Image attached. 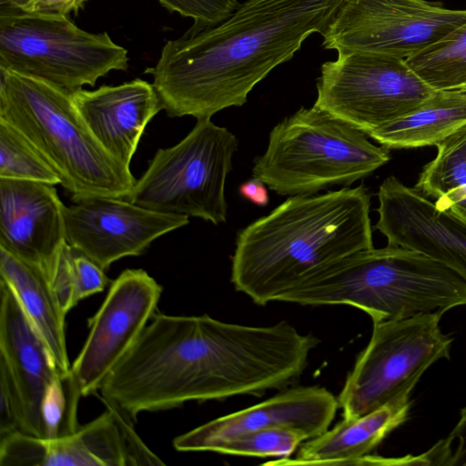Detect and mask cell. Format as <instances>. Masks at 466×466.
<instances>
[{"mask_svg":"<svg viewBox=\"0 0 466 466\" xmlns=\"http://www.w3.org/2000/svg\"><path fill=\"white\" fill-rule=\"evenodd\" d=\"M64 208L54 185L0 178V248L48 275L66 242Z\"/></svg>","mask_w":466,"mask_h":466,"instance_id":"17","label":"cell"},{"mask_svg":"<svg viewBox=\"0 0 466 466\" xmlns=\"http://www.w3.org/2000/svg\"><path fill=\"white\" fill-rule=\"evenodd\" d=\"M435 91L405 59L340 52L322 64L313 106L367 135L411 112Z\"/></svg>","mask_w":466,"mask_h":466,"instance_id":"9","label":"cell"},{"mask_svg":"<svg viewBox=\"0 0 466 466\" xmlns=\"http://www.w3.org/2000/svg\"><path fill=\"white\" fill-rule=\"evenodd\" d=\"M378 200L374 228L388 245L419 251L466 281V222L439 210L433 200L394 176L380 184Z\"/></svg>","mask_w":466,"mask_h":466,"instance_id":"14","label":"cell"},{"mask_svg":"<svg viewBox=\"0 0 466 466\" xmlns=\"http://www.w3.org/2000/svg\"><path fill=\"white\" fill-rule=\"evenodd\" d=\"M411 401L404 395L360 417L338 423L302 442L295 458H279L263 465H360L362 459L408 419Z\"/></svg>","mask_w":466,"mask_h":466,"instance_id":"19","label":"cell"},{"mask_svg":"<svg viewBox=\"0 0 466 466\" xmlns=\"http://www.w3.org/2000/svg\"><path fill=\"white\" fill-rule=\"evenodd\" d=\"M465 22L466 10L425 0H342L322 46L407 59Z\"/></svg>","mask_w":466,"mask_h":466,"instance_id":"10","label":"cell"},{"mask_svg":"<svg viewBox=\"0 0 466 466\" xmlns=\"http://www.w3.org/2000/svg\"><path fill=\"white\" fill-rule=\"evenodd\" d=\"M341 1L248 0L223 22L167 41L147 70L163 109L199 120L242 106L308 36L324 34Z\"/></svg>","mask_w":466,"mask_h":466,"instance_id":"1","label":"cell"},{"mask_svg":"<svg viewBox=\"0 0 466 466\" xmlns=\"http://www.w3.org/2000/svg\"><path fill=\"white\" fill-rule=\"evenodd\" d=\"M338 408V399L325 388H292L179 435L173 446L178 451H211L229 438L272 429L297 431L307 441L329 429Z\"/></svg>","mask_w":466,"mask_h":466,"instance_id":"15","label":"cell"},{"mask_svg":"<svg viewBox=\"0 0 466 466\" xmlns=\"http://www.w3.org/2000/svg\"><path fill=\"white\" fill-rule=\"evenodd\" d=\"M0 367L21 401L22 432L46 438L44 406L61 378L53 357L9 285L0 279Z\"/></svg>","mask_w":466,"mask_h":466,"instance_id":"16","label":"cell"},{"mask_svg":"<svg viewBox=\"0 0 466 466\" xmlns=\"http://www.w3.org/2000/svg\"><path fill=\"white\" fill-rule=\"evenodd\" d=\"M18 0H0V6L4 7H11L13 6Z\"/></svg>","mask_w":466,"mask_h":466,"instance_id":"32","label":"cell"},{"mask_svg":"<svg viewBox=\"0 0 466 466\" xmlns=\"http://www.w3.org/2000/svg\"><path fill=\"white\" fill-rule=\"evenodd\" d=\"M71 96L96 140L111 156L130 167L147 125L163 109L153 84L137 78L92 91L81 88Z\"/></svg>","mask_w":466,"mask_h":466,"instance_id":"18","label":"cell"},{"mask_svg":"<svg viewBox=\"0 0 466 466\" xmlns=\"http://www.w3.org/2000/svg\"><path fill=\"white\" fill-rule=\"evenodd\" d=\"M466 125V91L442 90L367 136L389 149L437 146Z\"/></svg>","mask_w":466,"mask_h":466,"instance_id":"21","label":"cell"},{"mask_svg":"<svg viewBox=\"0 0 466 466\" xmlns=\"http://www.w3.org/2000/svg\"><path fill=\"white\" fill-rule=\"evenodd\" d=\"M127 51L106 32L92 34L65 15L0 9V67L68 93L127 68Z\"/></svg>","mask_w":466,"mask_h":466,"instance_id":"6","label":"cell"},{"mask_svg":"<svg viewBox=\"0 0 466 466\" xmlns=\"http://www.w3.org/2000/svg\"><path fill=\"white\" fill-rule=\"evenodd\" d=\"M431 312L373 323L367 347L358 356L338 398L343 419L365 415L411 390L423 373L449 359L452 339Z\"/></svg>","mask_w":466,"mask_h":466,"instance_id":"8","label":"cell"},{"mask_svg":"<svg viewBox=\"0 0 466 466\" xmlns=\"http://www.w3.org/2000/svg\"><path fill=\"white\" fill-rule=\"evenodd\" d=\"M23 410L6 370L0 367V436L23 431Z\"/></svg>","mask_w":466,"mask_h":466,"instance_id":"28","label":"cell"},{"mask_svg":"<svg viewBox=\"0 0 466 466\" xmlns=\"http://www.w3.org/2000/svg\"><path fill=\"white\" fill-rule=\"evenodd\" d=\"M47 276L66 314L80 300L103 291L109 283L105 269L67 242L60 249Z\"/></svg>","mask_w":466,"mask_h":466,"instance_id":"24","label":"cell"},{"mask_svg":"<svg viewBox=\"0 0 466 466\" xmlns=\"http://www.w3.org/2000/svg\"><path fill=\"white\" fill-rule=\"evenodd\" d=\"M70 434L41 438L24 432L1 437V466H159L165 462L141 440L117 407Z\"/></svg>","mask_w":466,"mask_h":466,"instance_id":"11","label":"cell"},{"mask_svg":"<svg viewBox=\"0 0 466 466\" xmlns=\"http://www.w3.org/2000/svg\"><path fill=\"white\" fill-rule=\"evenodd\" d=\"M405 60L436 91L466 90V22Z\"/></svg>","mask_w":466,"mask_h":466,"instance_id":"23","label":"cell"},{"mask_svg":"<svg viewBox=\"0 0 466 466\" xmlns=\"http://www.w3.org/2000/svg\"><path fill=\"white\" fill-rule=\"evenodd\" d=\"M238 147L228 128L199 119L177 145L156 152L127 199L161 213L224 223L226 181Z\"/></svg>","mask_w":466,"mask_h":466,"instance_id":"7","label":"cell"},{"mask_svg":"<svg viewBox=\"0 0 466 466\" xmlns=\"http://www.w3.org/2000/svg\"><path fill=\"white\" fill-rule=\"evenodd\" d=\"M87 0H18L11 8L27 13L68 16ZM3 7V6H0Z\"/></svg>","mask_w":466,"mask_h":466,"instance_id":"30","label":"cell"},{"mask_svg":"<svg viewBox=\"0 0 466 466\" xmlns=\"http://www.w3.org/2000/svg\"><path fill=\"white\" fill-rule=\"evenodd\" d=\"M171 12L190 17L194 25L189 31L214 26L227 19L239 5L237 0H157Z\"/></svg>","mask_w":466,"mask_h":466,"instance_id":"27","label":"cell"},{"mask_svg":"<svg viewBox=\"0 0 466 466\" xmlns=\"http://www.w3.org/2000/svg\"><path fill=\"white\" fill-rule=\"evenodd\" d=\"M464 91H466V90H464Z\"/></svg>","mask_w":466,"mask_h":466,"instance_id":"33","label":"cell"},{"mask_svg":"<svg viewBox=\"0 0 466 466\" xmlns=\"http://www.w3.org/2000/svg\"><path fill=\"white\" fill-rule=\"evenodd\" d=\"M0 178L61 184L40 153L9 123L0 119Z\"/></svg>","mask_w":466,"mask_h":466,"instance_id":"25","label":"cell"},{"mask_svg":"<svg viewBox=\"0 0 466 466\" xmlns=\"http://www.w3.org/2000/svg\"><path fill=\"white\" fill-rule=\"evenodd\" d=\"M436 147L435 157L424 166L415 187L439 210L466 222V125Z\"/></svg>","mask_w":466,"mask_h":466,"instance_id":"22","label":"cell"},{"mask_svg":"<svg viewBox=\"0 0 466 466\" xmlns=\"http://www.w3.org/2000/svg\"><path fill=\"white\" fill-rule=\"evenodd\" d=\"M0 279L14 291L25 314L45 340L61 375L71 373L66 342V316L47 274L0 248Z\"/></svg>","mask_w":466,"mask_h":466,"instance_id":"20","label":"cell"},{"mask_svg":"<svg viewBox=\"0 0 466 466\" xmlns=\"http://www.w3.org/2000/svg\"><path fill=\"white\" fill-rule=\"evenodd\" d=\"M370 194L364 185L289 197L240 229L231 282L266 305L319 269L373 248Z\"/></svg>","mask_w":466,"mask_h":466,"instance_id":"2","label":"cell"},{"mask_svg":"<svg viewBox=\"0 0 466 466\" xmlns=\"http://www.w3.org/2000/svg\"><path fill=\"white\" fill-rule=\"evenodd\" d=\"M0 119L15 127L53 167L74 202L127 198L136 179L82 119L71 93L0 67Z\"/></svg>","mask_w":466,"mask_h":466,"instance_id":"4","label":"cell"},{"mask_svg":"<svg viewBox=\"0 0 466 466\" xmlns=\"http://www.w3.org/2000/svg\"><path fill=\"white\" fill-rule=\"evenodd\" d=\"M66 241L103 269L143 254L154 240L189 223L188 217L157 212L126 198L96 197L64 208Z\"/></svg>","mask_w":466,"mask_h":466,"instance_id":"13","label":"cell"},{"mask_svg":"<svg viewBox=\"0 0 466 466\" xmlns=\"http://www.w3.org/2000/svg\"><path fill=\"white\" fill-rule=\"evenodd\" d=\"M441 441L445 451V466H466V406L461 410L455 427Z\"/></svg>","mask_w":466,"mask_h":466,"instance_id":"29","label":"cell"},{"mask_svg":"<svg viewBox=\"0 0 466 466\" xmlns=\"http://www.w3.org/2000/svg\"><path fill=\"white\" fill-rule=\"evenodd\" d=\"M238 193L244 199L260 208L268 205V186L258 177H252V178L243 182L238 187Z\"/></svg>","mask_w":466,"mask_h":466,"instance_id":"31","label":"cell"},{"mask_svg":"<svg viewBox=\"0 0 466 466\" xmlns=\"http://www.w3.org/2000/svg\"><path fill=\"white\" fill-rule=\"evenodd\" d=\"M277 301L348 305L373 323L466 305V281L442 263L410 248L387 245L349 255L309 275Z\"/></svg>","mask_w":466,"mask_h":466,"instance_id":"3","label":"cell"},{"mask_svg":"<svg viewBox=\"0 0 466 466\" xmlns=\"http://www.w3.org/2000/svg\"><path fill=\"white\" fill-rule=\"evenodd\" d=\"M390 159L389 148L312 106L273 127L266 150L254 159L251 171L276 194L292 197L350 187Z\"/></svg>","mask_w":466,"mask_h":466,"instance_id":"5","label":"cell"},{"mask_svg":"<svg viewBox=\"0 0 466 466\" xmlns=\"http://www.w3.org/2000/svg\"><path fill=\"white\" fill-rule=\"evenodd\" d=\"M162 287L141 268L124 270L110 285L71 366L82 397L97 394L106 377L134 345L155 314Z\"/></svg>","mask_w":466,"mask_h":466,"instance_id":"12","label":"cell"},{"mask_svg":"<svg viewBox=\"0 0 466 466\" xmlns=\"http://www.w3.org/2000/svg\"><path fill=\"white\" fill-rule=\"evenodd\" d=\"M306 441L300 433L286 429L258 431L238 435L217 444L211 451L258 457H289Z\"/></svg>","mask_w":466,"mask_h":466,"instance_id":"26","label":"cell"}]
</instances>
